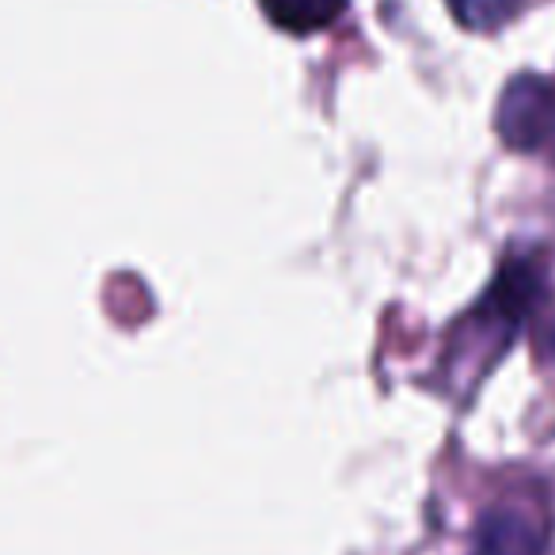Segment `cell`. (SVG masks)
Here are the masks:
<instances>
[{
    "label": "cell",
    "instance_id": "obj_1",
    "mask_svg": "<svg viewBox=\"0 0 555 555\" xmlns=\"http://www.w3.org/2000/svg\"><path fill=\"white\" fill-rule=\"evenodd\" d=\"M499 138L514 153H532L555 160V80L514 77L499 100Z\"/></svg>",
    "mask_w": 555,
    "mask_h": 555
},
{
    "label": "cell",
    "instance_id": "obj_3",
    "mask_svg": "<svg viewBox=\"0 0 555 555\" xmlns=\"http://www.w3.org/2000/svg\"><path fill=\"white\" fill-rule=\"evenodd\" d=\"M274 27L289 35H317L347 12V0H259Z\"/></svg>",
    "mask_w": 555,
    "mask_h": 555
},
{
    "label": "cell",
    "instance_id": "obj_4",
    "mask_svg": "<svg viewBox=\"0 0 555 555\" xmlns=\"http://www.w3.org/2000/svg\"><path fill=\"white\" fill-rule=\"evenodd\" d=\"M521 0H449V12L461 20L468 31H494L517 12Z\"/></svg>",
    "mask_w": 555,
    "mask_h": 555
},
{
    "label": "cell",
    "instance_id": "obj_2",
    "mask_svg": "<svg viewBox=\"0 0 555 555\" xmlns=\"http://www.w3.org/2000/svg\"><path fill=\"white\" fill-rule=\"evenodd\" d=\"M472 555H544V532L514 506H494L479 517Z\"/></svg>",
    "mask_w": 555,
    "mask_h": 555
}]
</instances>
